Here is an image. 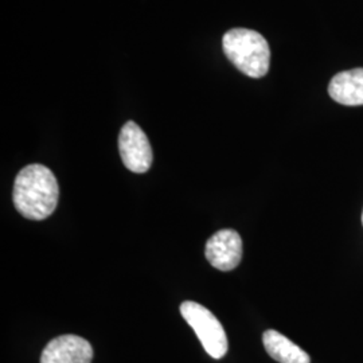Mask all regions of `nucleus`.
<instances>
[{
	"instance_id": "nucleus-1",
	"label": "nucleus",
	"mask_w": 363,
	"mask_h": 363,
	"mask_svg": "<svg viewBox=\"0 0 363 363\" xmlns=\"http://www.w3.org/2000/svg\"><path fill=\"white\" fill-rule=\"evenodd\" d=\"M60 187L52 169L30 164L22 169L13 183V205L27 220L50 217L58 203Z\"/></svg>"
},
{
	"instance_id": "nucleus-2",
	"label": "nucleus",
	"mask_w": 363,
	"mask_h": 363,
	"mask_svg": "<svg viewBox=\"0 0 363 363\" xmlns=\"http://www.w3.org/2000/svg\"><path fill=\"white\" fill-rule=\"evenodd\" d=\"M229 61L247 77H264L271 64V49L259 33L249 28L229 30L222 39Z\"/></svg>"
},
{
	"instance_id": "nucleus-3",
	"label": "nucleus",
	"mask_w": 363,
	"mask_h": 363,
	"mask_svg": "<svg viewBox=\"0 0 363 363\" xmlns=\"http://www.w3.org/2000/svg\"><path fill=\"white\" fill-rule=\"evenodd\" d=\"M181 313L201 340L208 355L220 359L228 352V337L220 320L206 307L195 301L182 303Z\"/></svg>"
},
{
	"instance_id": "nucleus-4",
	"label": "nucleus",
	"mask_w": 363,
	"mask_h": 363,
	"mask_svg": "<svg viewBox=\"0 0 363 363\" xmlns=\"http://www.w3.org/2000/svg\"><path fill=\"white\" fill-rule=\"evenodd\" d=\"M118 151L124 166L132 172L144 174L152 164L151 144L135 121H128L120 130Z\"/></svg>"
},
{
	"instance_id": "nucleus-5",
	"label": "nucleus",
	"mask_w": 363,
	"mask_h": 363,
	"mask_svg": "<svg viewBox=\"0 0 363 363\" xmlns=\"http://www.w3.org/2000/svg\"><path fill=\"white\" fill-rule=\"evenodd\" d=\"M205 253L216 269L233 271L242 259V238L233 229H223L208 238Z\"/></svg>"
},
{
	"instance_id": "nucleus-6",
	"label": "nucleus",
	"mask_w": 363,
	"mask_h": 363,
	"mask_svg": "<svg viewBox=\"0 0 363 363\" xmlns=\"http://www.w3.org/2000/svg\"><path fill=\"white\" fill-rule=\"evenodd\" d=\"M91 343L77 335H61L48 343L40 355V363H91Z\"/></svg>"
},
{
	"instance_id": "nucleus-7",
	"label": "nucleus",
	"mask_w": 363,
	"mask_h": 363,
	"mask_svg": "<svg viewBox=\"0 0 363 363\" xmlns=\"http://www.w3.org/2000/svg\"><path fill=\"white\" fill-rule=\"evenodd\" d=\"M328 94L339 104L363 105V69H351L337 73L330 81Z\"/></svg>"
},
{
	"instance_id": "nucleus-8",
	"label": "nucleus",
	"mask_w": 363,
	"mask_h": 363,
	"mask_svg": "<svg viewBox=\"0 0 363 363\" xmlns=\"http://www.w3.org/2000/svg\"><path fill=\"white\" fill-rule=\"evenodd\" d=\"M262 343L269 357L279 363H311L306 351L276 330L265 331Z\"/></svg>"
},
{
	"instance_id": "nucleus-9",
	"label": "nucleus",
	"mask_w": 363,
	"mask_h": 363,
	"mask_svg": "<svg viewBox=\"0 0 363 363\" xmlns=\"http://www.w3.org/2000/svg\"><path fill=\"white\" fill-rule=\"evenodd\" d=\"M362 223H363V213H362Z\"/></svg>"
}]
</instances>
